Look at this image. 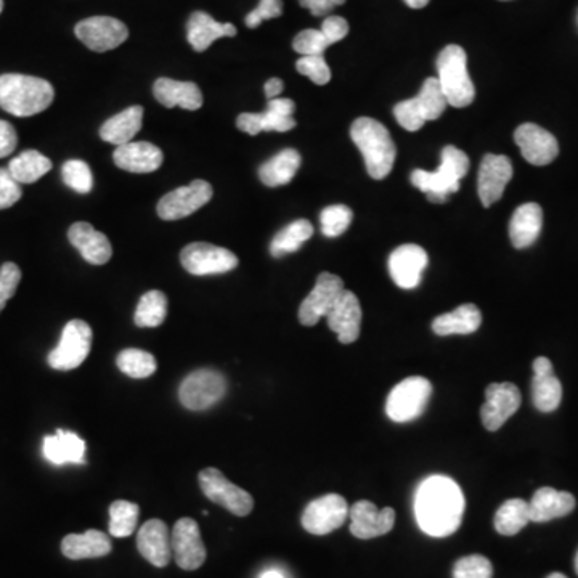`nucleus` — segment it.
<instances>
[{
  "mask_svg": "<svg viewBox=\"0 0 578 578\" xmlns=\"http://www.w3.org/2000/svg\"><path fill=\"white\" fill-rule=\"evenodd\" d=\"M513 179V164L508 156L487 155L482 159L479 177H477V192L485 208L501 200L506 185Z\"/></svg>",
  "mask_w": 578,
  "mask_h": 578,
  "instance_id": "nucleus-20",
  "label": "nucleus"
},
{
  "mask_svg": "<svg viewBox=\"0 0 578 578\" xmlns=\"http://www.w3.org/2000/svg\"><path fill=\"white\" fill-rule=\"evenodd\" d=\"M493 566L482 554L458 559L453 566V578H492Z\"/></svg>",
  "mask_w": 578,
  "mask_h": 578,
  "instance_id": "nucleus-45",
  "label": "nucleus"
},
{
  "mask_svg": "<svg viewBox=\"0 0 578 578\" xmlns=\"http://www.w3.org/2000/svg\"><path fill=\"white\" fill-rule=\"evenodd\" d=\"M92 349V328L84 320H71L63 328L58 346L49 354L50 368L70 371L81 367Z\"/></svg>",
  "mask_w": 578,
  "mask_h": 578,
  "instance_id": "nucleus-8",
  "label": "nucleus"
},
{
  "mask_svg": "<svg viewBox=\"0 0 578 578\" xmlns=\"http://www.w3.org/2000/svg\"><path fill=\"white\" fill-rule=\"evenodd\" d=\"M296 70L302 76H307L317 86H325L331 79L330 66L326 65L323 55L299 58L298 63H296Z\"/></svg>",
  "mask_w": 578,
  "mask_h": 578,
  "instance_id": "nucleus-47",
  "label": "nucleus"
},
{
  "mask_svg": "<svg viewBox=\"0 0 578 578\" xmlns=\"http://www.w3.org/2000/svg\"><path fill=\"white\" fill-rule=\"evenodd\" d=\"M326 320L330 330L338 334L341 344L357 341L362 326V307L357 296L352 291H344L330 314L326 315Z\"/></svg>",
  "mask_w": 578,
  "mask_h": 578,
  "instance_id": "nucleus-23",
  "label": "nucleus"
},
{
  "mask_svg": "<svg viewBox=\"0 0 578 578\" xmlns=\"http://www.w3.org/2000/svg\"><path fill=\"white\" fill-rule=\"evenodd\" d=\"M432 395V384L423 376L403 379L387 397L386 413L394 423H410L423 415Z\"/></svg>",
  "mask_w": 578,
  "mask_h": 578,
  "instance_id": "nucleus-7",
  "label": "nucleus"
},
{
  "mask_svg": "<svg viewBox=\"0 0 578 578\" xmlns=\"http://www.w3.org/2000/svg\"><path fill=\"white\" fill-rule=\"evenodd\" d=\"M214 190L206 180H193L187 187L176 188L159 200L158 216L163 220H179L192 216L211 201Z\"/></svg>",
  "mask_w": 578,
  "mask_h": 578,
  "instance_id": "nucleus-13",
  "label": "nucleus"
},
{
  "mask_svg": "<svg viewBox=\"0 0 578 578\" xmlns=\"http://www.w3.org/2000/svg\"><path fill=\"white\" fill-rule=\"evenodd\" d=\"M532 368V400L535 408L542 413L556 412L561 405L562 384L554 375L553 363L546 357H538Z\"/></svg>",
  "mask_w": 578,
  "mask_h": 578,
  "instance_id": "nucleus-24",
  "label": "nucleus"
},
{
  "mask_svg": "<svg viewBox=\"0 0 578 578\" xmlns=\"http://www.w3.org/2000/svg\"><path fill=\"white\" fill-rule=\"evenodd\" d=\"M172 556L177 566L184 570H196L206 561V546L201 538L200 527L190 517H182L172 529Z\"/></svg>",
  "mask_w": 578,
  "mask_h": 578,
  "instance_id": "nucleus-18",
  "label": "nucleus"
},
{
  "mask_svg": "<svg viewBox=\"0 0 578 578\" xmlns=\"http://www.w3.org/2000/svg\"><path fill=\"white\" fill-rule=\"evenodd\" d=\"M514 142L521 148L524 159L532 166H548L559 155L556 137L537 124L527 123L517 127Z\"/></svg>",
  "mask_w": 578,
  "mask_h": 578,
  "instance_id": "nucleus-19",
  "label": "nucleus"
},
{
  "mask_svg": "<svg viewBox=\"0 0 578 578\" xmlns=\"http://www.w3.org/2000/svg\"><path fill=\"white\" fill-rule=\"evenodd\" d=\"M522 395L513 383H493L485 389L481 408L482 424L487 431H498L521 407Z\"/></svg>",
  "mask_w": 578,
  "mask_h": 578,
  "instance_id": "nucleus-16",
  "label": "nucleus"
},
{
  "mask_svg": "<svg viewBox=\"0 0 578 578\" xmlns=\"http://www.w3.org/2000/svg\"><path fill=\"white\" fill-rule=\"evenodd\" d=\"M167 317V298L161 291H148L135 310L134 322L139 328H156Z\"/></svg>",
  "mask_w": 578,
  "mask_h": 578,
  "instance_id": "nucleus-40",
  "label": "nucleus"
},
{
  "mask_svg": "<svg viewBox=\"0 0 578 578\" xmlns=\"http://www.w3.org/2000/svg\"><path fill=\"white\" fill-rule=\"evenodd\" d=\"M143 108L135 105L121 113L114 114L100 127V137L105 142L113 143L116 147L132 142L135 135L142 129Z\"/></svg>",
  "mask_w": 578,
  "mask_h": 578,
  "instance_id": "nucleus-34",
  "label": "nucleus"
},
{
  "mask_svg": "<svg viewBox=\"0 0 578 578\" xmlns=\"http://www.w3.org/2000/svg\"><path fill=\"white\" fill-rule=\"evenodd\" d=\"M575 572H577L578 575V551L577 554H575Z\"/></svg>",
  "mask_w": 578,
  "mask_h": 578,
  "instance_id": "nucleus-58",
  "label": "nucleus"
},
{
  "mask_svg": "<svg viewBox=\"0 0 578 578\" xmlns=\"http://www.w3.org/2000/svg\"><path fill=\"white\" fill-rule=\"evenodd\" d=\"M296 110L293 100L273 98L269 100L264 113H243L238 116L237 127L249 135L261 132H288L296 127L293 114Z\"/></svg>",
  "mask_w": 578,
  "mask_h": 578,
  "instance_id": "nucleus-14",
  "label": "nucleus"
},
{
  "mask_svg": "<svg viewBox=\"0 0 578 578\" xmlns=\"http://www.w3.org/2000/svg\"><path fill=\"white\" fill-rule=\"evenodd\" d=\"M55 90L45 79L26 74L0 76V108L17 118H29L52 105Z\"/></svg>",
  "mask_w": 578,
  "mask_h": 578,
  "instance_id": "nucleus-2",
  "label": "nucleus"
},
{
  "mask_svg": "<svg viewBox=\"0 0 578 578\" xmlns=\"http://www.w3.org/2000/svg\"><path fill=\"white\" fill-rule=\"evenodd\" d=\"M156 100L166 108H184L188 111L200 110L203 106V94L195 82L174 81L169 78H159L153 86Z\"/></svg>",
  "mask_w": 578,
  "mask_h": 578,
  "instance_id": "nucleus-30",
  "label": "nucleus"
},
{
  "mask_svg": "<svg viewBox=\"0 0 578 578\" xmlns=\"http://www.w3.org/2000/svg\"><path fill=\"white\" fill-rule=\"evenodd\" d=\"M543 227V211L540 204L526 203L514 211L509 222V238L516 249L534 245Z\"/></svg>",
  "mask_w": 578,
  "mask_h": 578,
  "instance_id": "nucleus-29",
  "label": "nucleus"
},
{
  "mask_svg": "<svg viewBox=\"0 0 578 578\" xmlns=\"http://www.w3.org/2000/svg\"><path fill=\"white\" fill-rule=\"evenodd\" d=\"M344 291L346 289L341 277L328 272L320 273L315 288L299 307V322L304 326L317 325L320 318L330 314Z\"/></svg>",
  "mask_w": 578,
  "mask_h": 578,
  "instance_id": "nucleus-15",
  "label": "nucleus"
},
{
  "mask_svg": "<svg viewBox=\"0 0 578 578\" xmlns=\"http://www.w3.org/2000/svg\"><path fill=\"white\" fill-rule=\"evenodd\" d=\"M23 196L21 184L13 179L9 169H0V209L12 208Z\"/></svg>",
  "mask_w": 578,
  "mask_h": 578,
  "instance_id": "nucleus-49",
  "label": "nucleus"
},
{
  "mask_svg": "<svg viewBox=\"0 0 578 578\" xmlns=\"http://www.w3.org/2000/svg\"><path fill=\"white\" fill-rule=\"evenodd\" d=\"M10 174L18 184H34L52 169V161L36 150H26L9 163Z\"/></svg>",
  "mask_w": 578,
  "mask_h": 578,
  "instance_id": "nucleus-38",
  "label": "nucleus"
},
{
  "mask_svg": "<svg viewBox=\"0 0 578 578\" xmlns=\"http://www.w3.org/2000/svg\"><path fill=\"white\" fill-rule=\"evenodd\" d=\"M301 155L293 148H286L273 156L259 169V179L267 187L275 188L286 185L294 179L301 167Z\"/></svg>",
  "mask_w": 578,
  "mask_h": 578,
  "instance_id": "nucleus-36",
  "label": "nucleus"
},
{
  "mask_svg": "<svg viewBox=\"0 0 578 578\" xmlns=\"http://www.w3.org/2000/svg\"><path fill=\"white\" fill-rule=\"evenodd\" d=\"M301 7L310 10L314 17H325L334 7L344 4L346 0H298Z\"/></svg>",
  "mask_w": 578,
  "mask_h": 578,
  "instance_id": "nucleus-53",
  "label": "nucleus"
},
{
  "mask_svg": "<svg viewBox=\"0 0 578 578\" xmlns=\"http://www.w3.org/2000/svg\"><path fill=\"white\" fill-rule=\"evenodd\" d=\"M21 281V270L13 262H5L0 267V314L7 306V302L17 293Z\"/></svg>",
  "mask_w": 578,
  "mask_h": 578,
  "instance_id": "nucleus-48",
  "label": "nucleus"
},
{
  "mask_svg": "<svg viewBox=\"0 0 578 578\" xmlns=\"http://www.w3.org/2000/svg\"><path fill=\"white\" fill-rule=\"evenodd\" d=\"M320 31L326 37V41L333 45L342 41L349 34V23L342 17H328L323 21Z\"/></svg>",
  "mask_w": 578,
  "mask_h": 578,
  "instance_id": "nucleus-51",
  "label": "nucleus"
},
{
  "mask_svg": "<svg viewBox=\"0 0 578 578\" xmlns=\"http://www.w3.org/2000/svg\"><path fill=\"white\" fill-rule=\"evenodd\" d=\"M180 262L188 273L196 277H204V275H216V273H227L237 269L238 257L228 249L198 241L182 249Z\"/></svg>",
  "mask_w": 578,
  "mask_h": 578,
  "instance_id": "nucleus-11",
  "label": "nucleus"
},
{
  "mask_svg": "<svg viewBox=\"0 0 578 578\" xmlns=\"http://www.w3.org/2000/svg\"><path fill=\"white\" fill-rule=\"evenodd\" d=\"M285 89V84L283 81L278 78L269 79V81L265 82V97L269 98V100H273V98H278Z\"/></svg>",
  "mask_w": 578,
  "mask_h": 578,
  "instance_id": "nucleus-54",
  "label": "nucleus"
},
{
  "mask_svg": "<svg viewBox=\"0 0 578 578\" xmlns=\"http://www.w3.org/2000/svg\"><path fill=\"white\" fill-rule=\"evenodd\" d=\"M237 36V28L232 23H219L206 12L193 13L187 23L188 44L196 52H204L220 37Z\"/></svg>",
  "mask_w": 578,
  "mask_h": 578,
  "instance_id": "nucleus-31",
  "label": "nucleus"
},
{
  "mask_svg": "<svg viewBox=\"0 0 578 578\" xmlns=\"http://www.w3.org/2000/svg\"><path fill=\"white\" fill-rule=\"evenodd\" d=\"M469 166L471 163L465 151L448 145L442 150L439 169L436 172L416 169L412 174V184L426 193L431 203H445L450 193L458 192L461 179L468 174Z\"/></svg>",
  "mask_w": 578,
  "mask_h": 578,
  "instance_id": "nucleus-4",
  "label": "nucleus"
},
{
  "mask_svg": "<svg viewBox=\"0 0 578 578\" xmlns=\"http://www.w3.org/2000/svg\"><path fill=\"white\" fill-rule=\"evenodd\" d=\"M18 145L17 131L12 124L0 119V158H7L12 155Z\"/></svg>",
  "mask_w": 578,
  "mask_h": 578,
  "instance_id": "nucleus-52",
  "label": "nucleus"
},
{
  "mask_svg": "<svg viewBox=\"0 0 578 578\" xmlns=\"http://www.w3.org/2000/svg\"><path fill=\"white\" fill-rule=\"evenodd\" d=\"M577 23H578V15H577Z\"/></svg>",
  "mask_w": 578,
  "mask_h": 578,
  "instance_id": "nucleus-60",
  "label": "nucleus"
},
{
  "mask_svg": "<svg viewBox=\"0 0 578 578\" xmlns=\"http://www.w3.org/2000/svg\"><path fill=\"white\" fill-rule=\"evenodd\" d=\"M351 137L362 151L371 179H386L391 174L397 155L394 140L386 127L376 119L359 118L352 124Z\"/></svg>",
  "mask_w": 578,
  "mask_h": 578,
  "instance_id": "nucleus-3",
  "label": "nucleus"
},
{
  "mask_svg": "<svg viewBox=\"0 0 578 578\" xmlns=\"http://www.w3.org/2000/svg\"><path fill=\"white\" fill-rule=\"evenodd\" d=\"M281 15H283V2L281 0H261L257 9H254L246 17V26L254 29L261 26L262 21L272 20V18H278Z\"/></svg>",
  "mask_w": 578,
  "mask_h": 578,
  "instance_id": "nucleus-50",
  "label": "nucleus"
},
{
  "mask_svg": "<svg viewBox=\"0 0 578 578\" xmlns=\"http://www.w3.org/2000/svg\"><path fill=\"white\" fill-rule=\"evenodd\" d=\"M530 522L529 503L521 498H513L503 503L495 514V530L505 537L519 534Z\"/></svg>",
  "mask_w": 578,
  "mask_h": 578,
  "instance_id": "nucleus-39",
  "label": "nucleus"
},
{
  "mask_svg": "<svg viewBox=\"0 0 578 578\" xmlns=\"http://www.w3.org/2000/svg\"><path fill=\"white\" fill-rule=\"evenodd\" d=\"M198 479L201 490L212 503L224 506L227 511L240 517L248 516L253 511V497L246 490L228 481L219 469H203Z\"/></svg>",
  "mask_w": 578,
  "mask_h": 578,
  "instance_id": "nucleus-10",
  "label": "nucleus"
},
{
  "mask_svg": "<svg viewBox=\"0 0 578 578\" xmlns=\"http://www.w3.org/2000/svg\"><path fill=\"white\" fill-rule=\"evenodd\" d=\"M74 33L82 44L98 53L116 49L129 37V29L123 21L111 17H92L79 21Z\"/></svg>",
  "mask_w": 578,
  "mask_h": 578,
  "instance_id": "nucleus-17",
  "label": "nucleus"
},
{
  "mask_svg": "<svg viewBox=\"0 0 578 578\" xmlns=\"http://www.w3.org/2000/svg\"><path fill=\"white\" fill-rule=\"evenodd\" d=\"M575 506H577V500L572 493L542 487L530 500V522H550L559 517L569 516Z\"/></svg>",
  "mask_w": 578,
  "mask_h": 578,
  "instance_id": "nucleus-28",
  "label": "nucleus"
},
{
  "mask_svg": "<svg viewBox=\"0 0 578 578\" xmlns=\"http://www.w3.org/2000/svg\"><path fill=\"white\" fill-rule=\"evenodd\" d=\"M116 365L124 375L135 379L150 378L151 375H155L156 368H158L155 357L150 352L140 351V349H126V351L119 352Z\"/></svg>",
  "mask_w": 578,
  "mask_h": 578,
  "instance_id": "nucleus-42",
  "label": "nucleus"
},
{
  "mask_svg": "<svg viewBox=\"0 0 578 578\" xmlns=\"http://www.w3.org/2000/svg\"><path fill=\"white\" fill-rule=\"evenodd\" d=\"M139 505L126 500H116L110 506V534L114 538L131 537L139 522Z\"/></svg>",
  "mask_w": 578,
  "mask_h": 578,
  "instance_id": "nucleus-41",
  "label": "nucleus"
},
{
  "mask_svg": "<svg viewBox=\"0 0 578 578\" xmlns=\"http://www.w3.org/2000/svg\"><path fill=\"white\" fill-rule=\"evenodd\" d=\"M351 532L360 540L381 537L391 532L395 524V511L392 508L378 509L371 501H357L349 509Z\"/></svg>",
  "mask_w": 578,
  "mask_h": 578,
  "instance_id": "nucleus-22",
  "label": "nucleus"
},
{
  "mask_svg": "<svg viewBox=\"0 0 578 578\" xmlns=\"http://www.w3.org/2000/svg\"><path fill=\"white\" fill-rule=\"evenodd\" d=\"M482 314L479 307L474 304H463L456 307L453 312L439 315L432 322V331L437 336H450V334H473L481 328Z\"/></svg>",
  "mask_w": 578,
  "mask_h": 578,
  "instance_id": "nucleus-35",
  "label": "nucleus"
},
{
  "mask_svg": "<svg viewBox=\"0 0 578 578\" xmlns=\"http://www.w3.org/2000/svg\"><path fill=\"white\" fill-rule=\"evenodd\" d=\"M111 540L100 530L90 529L84 534L66 535L62 542V551L66 558L73 561L81 559L103 558L111 553Z\"/></svg>",
  "mask_w": 578,
  "mask_h": 578,
  "instance_id": "nucleus-33",
  "label": "nucleus"
},
{
  "mask_svg": "<svg viewBox=\"0 0 578 578\" xmlns=\"http://www.w3.org/2000/svg\"><path fill=\"white\" fill-rule=\"evenodd\" d=\"M347 501L338 493L310 501L302 513V527L312 535H328L342 527L349 516Z\"/></svg>",
  "mask_w": 578,
  "mask_h": 578,
  "instance_id": "nucleus-12",
  "label": "nucleus"
},
{
  "mask_svg": "<svg viewBox=\"0 0 578 578\" xmlns=\"http://www.w3.org/2000/svg\"><path fill=\"white\" fill-rule=\"evenodd\" d=\"M465 506V495L448 477H429L416 490V521L429 537L444 538L455 534L463 522Z\"/></svg>",
  "mask_w": 578,
  "mask_h": 578,
  "instance_id": "nucleus-1",
  "label": "nucleus"
},
{
  "mask_svg": "<svg viewBox=\"0 0 578 578\" xmlns=\"http://www.w3.org/2000/svg\"><path fill=\"white\" fill-rule=\"evenodd\" d=\"M437 81L447 103L455 108H466L474 102L476 87L469 78L468 57L460 45H447L437 57Z\"/></svg>",
  "mask_w": 578,
  "mask_h": 578,
  "instance_id": "nucleus-5",
  "label": "nucleus"
},
{
  "mask_svg": "<svg viewBox=\"0 0 578 578\" xmlns=\"http://www.w3.org/2000/svg\"><path fill=\"white\" fill-rule=\"evenodd\" d=\"M387 267L395 285L402 289H415L428 267V253L418 245L399 246L389 256Z\"/></svg>",
  "mask_w": 578,
  "mask_h": 578,
  "instance_id": "nucleus-21",
  "label": "nucleus"
},
{
  "mask_svg": "<svg viewBox=\"0 0 578 578\" xmlns=\"http://www.w3.org/2000/svg\"><path fill=\"white\" fill-rule=\"evenodd\" d=\"M114 164L123 171L134 174H148L158 171L163 164V151L148 142H129L116 147L113 153Z\"/></svg>",
  "mask_w": 578,
  "mask_h": 578,
  "instance_id": "nucleus-27",
  "label": "nucleus"
},
{
  "mask_svg": "<svg viewBox=\"0 0 578 578\" xmlns=\"http://www.w3.org/2000/svg\"><path fill=\"white\" fill-rule=\"evenodd\" d=\"M352 217H354V212L344 204H333L323 209L320 214L323 235L328 238L339 237L351 225Z\"/></svg>",
  "mask_w": 578,
  "mask_h": 578,
  "instance_id": "nucleus-43",
  "label": "nucleus"
},
{
  "mask_svg": "<svg viewBox=\"0 0 578 578\" xmlns=\"http://www.w3.org/2000/svg\"><path fill=\"white\" fill-rule=\"evenodd\" d=\"M68 240L89 264L103 265L113 256L110 240L89 222H76L68 230Z\"/></svg>",
  "mask_w": 578,
  "mask_h": 578,
  "instance_id": "nucleus-26",
  "label": "nucleus"
},
{
  "mask_svg": "<svg viewBox=\"0 0 578 578\" xmlns=\"http://www.w3.org/2000/svg\"><path fill=\"white\" fill-rule=\"evenodd\" d=\"M261 578H285L278 572V570H267L261 575Z\"/></svg>",
  "mask_w": 578,
  "mask_h": 578,
  "instance_id": "nucleus-56",
  "label": "nucleus"
},
{
  "mask_svg": "<svg viewBox=\"0 0 578 578\" xmlns=\"http://www.w3.org/2000/svg\"><path fill=\"white\" fill-rule=\"evenodd\" d=\"M44 456L53 465H81L86 461V444L78 434L58 429L53 436L45 437Z\"/></svg>",
  "mask_w": 578,
  "mask_h": 578,
  "instance_id": "nucleus-32",
  "label": "nucleus"
},
{
  "mask_svg": "<svg viewBox=\"0 0 578 578\" xmlns=\"http://www.w3.org/2000/svg\"><path fill=\"white\" fill-rule=\"evenodd\" d=\"M225 392L227 381L219 371L196 370L180 384L179 399L187 410L203 412L220 402Z\"/></svg>",
  "mask_w": 578,
  "mask_h": 578,
  "instance_id": "nucleus-9",
  "label": "nucleus"
},
{
  "mask_svg": "<svg viewBox=\"0 0 578 578\" xmlns=\"http://www.w3.org/2000/svg\"><path fill=\"white\" fill-rule=\"evenodd\" d=\"M314 235V225L309 220H294L275 235L270 245V254L273 257H283L286 254L296 253L302 245Z\"/></svg>",
  "mask_w": 578,
  "mask_h": 578,
  "instance_id": "nucleus-37",
  "label": "nucleus"
},
{
  "mask_svg": "<svg viewBox=\"0 0 578 578\" xmlns=\"http://www.w3.org/2000/svg\"><path fill=\"white\" fill-rule=\"evenodd\" d=\"M63 182L76 193H89L94 187V177L89 164L81 159H70L62 167Z\"/></svg>",
  "mask_w": 578,
  "mask_h": 578,
  "instance_id": "nucleus-44",
  "label": "nucleus"
},
{
  "mask_svg": "<svg viewBox=\"0 0 578 578\" xmlns=\"http://www.w3.org/2000/svg\"><path fill=\"white\" fill-rule=\"evenodd\" d=\"M410 9H424L429 4V0H403Z\"/></svg>",
  "mask_w": 578,
  "mask_h": 578,
  "instance_id": "nucleus-55",
  "label": "nucleus"
},
{
  "mask_svg": "<svg viewBox=\"0 0 578 578\" xmlns=\"http://www.w3.org/2000/svg\"><path fill=\"white\" fill-rule=\"evenodd\" d=\"M447 105L439 81L437 78H429L424 81L420 94L394 106L395 119L405 131H420L428 121L439 119Z\"/></svg>",
  "mask_w": 578,
  "mask_h": 578,
  "instance_id": "nucleus-6",
  "label": "nucleus"
},
{
  "mask_svg": "<svg viewBox=\"0 0 578 578\" xmlns=\"http://www.w3.org/2000/svg\"><path fill=\"white\" fill-rule=\"evenodd\" d=\"M137 548L143 558L155 567H166L172 559V537L166 524L151 519L140 527Z\"/></svg>",
  "mask_w": 578,
  "mask_h": 578,
  "instance_id": "nucleus-25",
  "label": "nucleus"
},
{
  "mask_svg": "<svg viewBox=\"0 0 578 578\" xmlns=\"http://www.w3.org/2000/svg\"><path fill=\"white\" fill-rule=\"evenodd\" d=\"M328 47H330V42L326 41L320 29H306L294 37L293 41V49L301 53L302 57L323 55Z\"/></svg>",
  "mask_w": 578,
  "mask_h": 578,
  "instance_id": "nucleus-46",
  "label": "nucleus"
},
{
  "mask_svg": "<svg viewBox=\"0 0 578 578\" xmlns=\"http://www.w3.org/2000/svg\"><path fill=\"white\" fill-rule=\"evenodd\" d=\"M546 578H567L566 575L561 574V572H553V574L548 575Z\"/></svg>",
  "mask_w": 578,
  "mask_h": 578,
  "instance_id": "nucleus-57",
  "label": "nucleus"
},
{
  "mask_svg": "<svg viewBox=\"0 0 578 578\" xmlns=\"http://www.w3.org/2000/svg\"><path fill=\"white\" fill-rule=\"evenodd\" d=\"M4 10V0H0V13Z\"/></svg>",
  "mask_w": 578,
  "mask_h": 578,
  "instance_id": "nucleus-59",
  "label": "nucleus"
}]
</instances>
